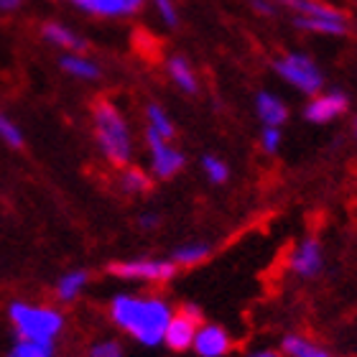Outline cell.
<instances>
[{"label": "cell", "mask_w": 357, "mask_h": 357, "mask_svg": "<svg viewBox=\"0 0 357 357\" xmlns=\"http://www.w3.org/2000/svg\"><path fill=\"white\" fill-rule=\"evenodd\" d=\"M174 309L161 296L143 294H115L107 304V317L120 332H126L143 347H156L164 342L166 324Z\"/></svg>", "instance_id": "1"}, {"label": "cell", "mask_w": 357, "mask_h": 357, "mask_svg": "<svg viewBox=\"0 0 357 357\" xmlns=\"http://www.w3.org/2000/svg\"><path fill=\"white\" fill-rule=\"evenodd\" d=\"M92 115V133H95V143L102 158L115 169H123L133 161V133L128 126L126 115L118 105L100 97L89 107Z\"/></svg>", "instance_id": "2"}, {"label": "cell", "mask_w": 357, "mask_h": 357, "mask_svg": "<svg viewBox=\"0 0 357 357\" xmlns=\"http://www.w3.org/2000/svg\"><path fill=\"white\" fill-rule=\"evenodd\" d=\"M8 321L13 327L15 340H38V342H56L67 327V317L61 309L49 304H31V301H10Z\"/></svg>", "instance_id": "3"}, {"label": "cell", "mask_w": 357, "mask_h": 357, "mask_svg": "<svg viewBox=\"0 0 357 357\" xmlns=\"http://www.w3.org/2000/svg\"><path fill=\"white\" fill-rule=\"evenodd\" d=\"M273 69L291 84V87H296L298 92H304V95H317V92H321L324 75H321V69L317 67V61H314L309 54H301V52L283 54V56H278V59L273 61Z\"/></svg>", "instance_id": "4"}, {"label": "cell", "mask_w": 357, "mask_h": 357, "mask_svg": "<svg viewBox=\"0 0 357 357\" xmlns=\"http://www.w3.org/2000/svg\"><path fill=\"white\" fill-rule=\"evenodd\" d=\"M178 268L172 261L161 258H130V261H115L105 268V273L118 278V281H149V283H166L176 275Z\"/></svg>", "instance_id": "5"}, {"label": "cell", "mask_w": 357, "mask_h": 357, "mask_svg": "<svg viewBox=\"0 0 357 357\" xmlns=\"http://www.w3.org/2000/svg\"><path fill=\"white\" fill-rule=\"evenodd\" d=\"M199 324H202L199 306L184 304L178 312L172 314V319H169V324H166L164 344L174 352L189 350L194 342V335H197V329H199Z\"/></svg>", "instance_id": "6"}, {"label": "cell", "mask_w": 357, "mask_h": 357, "mask_svg": "<svg viewBox=\"0 0 357 357\" xmlns=\"http://www.w3.org/2000/svg\"><path fill=\"white\" fill-rule=\"evenodd\" d=\"M146 146L151 153V172L156 178H172L184 169V153L149 126H146Z\"/></svg>", "instance_id": "7"}, {"label": "cell", "mask_w": 357, "mask_h": 357, "mask_svg": "<svg viewBox=\"0 0 357 357\" xmlns=\"http://www.w3.org/2000/svg\"><path fill=\"white\" fill-rule=\"evenodd\" d=\"M347 105H350V97L344 95V92H317L314 100L306 105V120L309 123H332L335 118H340L344 110H347Z\"/></svg>", "instance_id": "8"}, {"label": "cell", "mask_w": 357, "mask_h": 357, "mask_svg": "<svg viewBox=\"0 0 357 357\" xmlns=\"http://www.w3.org/2000/svg\"><path fill=\"white\" fill-rule=\"evenodd\" d=\"M192 347L199 357H225L232 350V340L220 324H199Z\"/></svg>", "instance_id": "9"}, {"label": "cell", "mask_w": 357, "mask_h": 357, "mask_svg": "<svg viewBox=\"0 0 357 357\" xmlns=\"http://www.w3.org/2000/svg\"><path fill=\"white\" fill-rule=\"evenodd\" d=\"M294 26L301 31L321 33V36H344L350 31V21L340 8H335L327 15H294Z\"/></svg>", "instance_id": "10"}, {"label": "cell", "mask_w": 357, "mask_h": 357, "mask_svg": "<svg viewBox=\"0 0 357 357\" xmlns=\"http://www.w3.org/2000/svg\"><path fill=\"white\" fill-rule=\"evenodd\" d=\"M72 3L97 18H128L141 13L149 0H72Z\"/></svg>", "instance_id": "11"}, {"label": "cell", "mask_w": 357, "mask_h": 357, "mask_svg": "<svg viewBox=\"0 0 357 357\" xmlns=\"http://www.w3.org/2000/svg\"><path fill=\"white\" fill-rule=\"evenodd\" d=\"M59 67L64 75L79 82H97L102 77V67L95 59H89L84 52H61Z\"/></svg>", "instance_id": "12"}, {"label": "cell", "mask_w": 357, "mask_h": 357, "mask_svg": "<svg viewBox=\"0 0 357 357\" xmlns=\"http://www.w3.org/2000/svg\"><path fill=\"white\" fill-rule=\"evenodd\" d=\"M41 38L46 44L56 46L59 52H87V41L75 29H69L59 21L41 23Z\"/></svg>", "instance_id": "13"}, {"label": "cell", "mask_w": 357, "mask_h": 357, "mask_svg": "<svg viewBox=\"0 0 357 357\" xmlns=\"http://www.w3.org/2000/svg\"><path fill=\"white\" fill-rule=\"evenodd\" d=\"M89 278H92V275H89L87 268H72L67 273H61L59 278H56V286H54L56 301H61V304L77 301V298L84 294V289L89 286Z\"/></svg>", "instance_id": "14"}, {"label": "cell", "mask_w": 357, "mask_h": 357, "mask_svg": "<svg viewBox=\"0 0 357 357\" xmlns=\"http://www.w3.org/2000/svg\"><path fill=\"white\" fill-rule=\"evenodd\" d=\"M291 268L298 275H314L321 268V248L314 238L304 240L291 255Z\"/></svg>", "instance_id": "15"}, {"label": "cell", "mask_w": 357, "mask_h": 357, "mask_svg": "<svg viewBox=\"0 0 357 357\" xmlns=\"http://www.w3.org/2000/svg\"><path fill=\"white\" fill-rule=\"evenodd\" d=\"M166 72H169L172 82L176 84L181 92H186V95H197L199 79H197V72H194V67L189 64V59L174 54V56H169V61H166Z\"/></svg>", "instance_id": "16"}, {"label": "cell", "mask_w": 357, "mask_h": 357, "mask_svg": "<svg viewBox=\"0 0 357 357\" xmlns=\"http://www.w3.org/2000/svg\"><path fill=\"white\" fill-rule=\"evenodd\" d=\"M255 110H258V118L266 123V126L281 128L289 118V110L286 105L273 95V92H258L255 95Z\"/></svg>", "instance_id": "17"}, {"label": "cell", "mask_w": 357, "mask_h": 357, "mask_svg": "<svg viewBox=\"0 0 357 357\" xmlns=\"http://www.w3.org/2000/svg\"><path fill=\"white\" fill-rule=\"evenodd\" d=\"M151 181L149 174L143 172V169H135V166H123L120 169V176H118V186H120V192H126L130 194V197H138V194H146L151 192Z\"/></svg>", "instance_id": "18"}, {"label": "cell", "mask_w": 357, "mask_h": 357, "mask_svg": "<svg viewBox=\"0 0 357 357\" xmlns=\"http://www.w3.org/2000/svg\"><path fill=\"white\" fill-rule=\"evenodd\" d=\"M209 255H212V248L209 245H204V243H189V245L176 248L169 261L176 268H194L207 261Z\"/></svg>", "instance_id": "19"}, {"label": "cell", "mask_w": 357, "mask_h": 357, "mask_svg": "<svg viewBox=\"0 0 357 357\" xmlns=\"http://www.w3.org/2000/svg\"><path fill=\"white\" fill-rule=\"evenodd\" d=\"M56 342H38V340H15L6 357H54Z\"/></svg>", "instance_id": "20"}, {"label": "cell", "mask_w": 357, "mask_h": 357, "mask_svg": "<svg viewBox=\"0 0 357 357\" xmlns=\"http://www.w3.org/2000/svg\"><path fill=\"white\" fill-rule=\"evenodd\" d=\"M146 123H149L151 130H156L161 138H166V141H172L174 135H176V128H174L169 112L156 102L146 105Z\"/></svg>", "instance_id": "21"}, {"label": "cell", "mask_w": 357, "mask_h": 357, "mask_svg": "<svg viewBox=\"0 0 357 357\" xmlns=\"http://www.w3.org/2000/svg\"><path fill=\"white\" fill-rule=\"evenodd\" d=\"M0 141L6 143L8 149H13V151L26 149V138H23V130L18 128V123H15V120L10 118L6 110H0Z\"/></svg>", "instance_id": "22"}, {"label": "cell", "mask_w": 357, "mask_h": 357, "mask_svg": "<svg viewBox=\"0 0 357 357\" xmlns=\"http://www.w3.org/2000/svg\"><path fill=\"white\" fill-rule=\"evenodd\" d=\"M202 169H204V174H207V178L212 181V184H225L227 176H230V169L225 166L222 158H217V156L202 158Z\"/></svg>", "instance_id": "23"}, {"label": "cell", "mask_w": 357, "mask_h": 357, "mask_svg": "<svg viewBox=\"0 0 357 357\" xmlns=\"http://www.w3.org/2000/svg\"><path fill=\"white\" fill-rule=\"evenodd\" d=\"M151 6L156 10V15L161 18L166 29H176L178 26V8L176 0H151Z\"/></svg>", "instance_id": "24"}, {"label": "cell", "mask_w": 357, "mask_h": 357, "mask_svg": "<svg viewBox=\"0 0 357 357\" xmlns=\"http://www.w3.org/2000/svg\"><path fill=\"white\" fill-rule=\"evenodd\" d=\"M87 357H126V352L115 340H97L87 347Z\"/></svg>", "instance_id": "25"}, {"label": "cell", "mask_w": 357, "mask_h": 357, "mask_svg": "<svg viewBox=\"0 0 357 357\" xmlns=\"http://www.w3.org/2000/svg\"><path fill=\"white\" fill-rule=\"evenodd\" d=\"M261 146L268 153H275L278 146H281V130L273 126H266V130H263V135H261Z\"/></svg>", "instance_id": "26"}, {"label": "cell", "mask_w": 357, "mask_h": 357, "mask_svg": "<svg viewBox=\"0 0 357 357\" xmlns=\"http://www.w3.org/2000/svg\"><path fill=\"white\" fill-rule=\"evenodd\" d=\"M306 344H309V342H306L304 337L289 335V337H286V340H283V350H286V355H291V357H296V355H298V352L304 350Z\"/></svg>", "instance_id": "27"}, {"label": "cell", "mask_w": 357, "mask_h": 357, "mask_svg": "<svg viewBox=\"0 0 357 357\" xmlns=\"http://www.w3.org/2000/svg\"><path fill=\"white\" fill-rule=\"evenodd\" d=\"M250 6H253L255 13L268 15V18H273V15L278 13V6H275L273 0H250Z\"/></svg>", "instance_id": "28"}, {"label": "cell", "mask_w": 357, "mask_h": 357, "mask_svg": "<svg viewBox=\"0 0 357 357\" xmlns=\"http://www.w3.org/2000/svg\"><path fill=\"white\" fill-rule=\"evenodd\" d=\"M158 225H161V217H158L156 212H143V215L138 217V227H141V230H156Z\"/></svg>", "instance_id": "29"}, {"label": "cell", "mask_w": 357, "mask_h": 357, "mask_svg": "<svg viewBox=\"0 0 357 357\" xmlns=\"http://www.w3.org/2000/svg\"><path fill=\"white\" fill-rule=\"evenodd\" d=\"M23 8V0H0V13H15Z\"/></svg>", "instance_id": "30"}, {"label": "cell", "mask_w": 357, "mask_h": 357, "mask_svg": "<svg viewBox=\"0 0 357 357\" xmlns=\"http://www.w3.org/2000/svg\"><path fill=\"white\" fill-rule=\"evenodd\" d=\"M296 357H332L329 352H324V350H317V347H312V344H306L304 350L298 352Z\"/></svg>", "instance_id": "31"}, {"label": "cell", "mask_w": 357, "mask_h": 357, "mask_svg": "<svg viewBox=\"0 0 357 357\" xmlns=\"http://www.w3.org/2000/svg\"><path fill=\"white\" fill-rule=\"evenodd\" d=\"M250 357H281V352H273V350H261V352H253Z\"/></svg>", "instance_id": "32"}, {"label": "cell", "mask_w": 357, "mask_h": 357, "mask_svg": "<svg viewBox=\"0 0 357 357\" xmlns=\"http://www.w3.org/2000/svg\"><path fill=\"white\" fill-rule=\"evenodd\" d=\"M355 135H357V120H355Z\"/></svg>", "instance_id": "33"}]
</instances>
